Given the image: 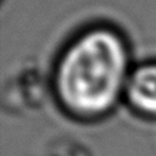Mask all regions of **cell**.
Masks as SVG:
<instances>
[{
    "instance_id": "cell-2",
    "label": "cell",
    "mask_w": 156,
    "mask_h": 156,
    "mask_svg": "<svg viewBox=\"0 0 156 156\" xmlns=\"http://www.w3.org/2000/svg\"><path fill=\"white\" fill-rule=\"evenodd\" d=\"M126 92L134 107L156 115V65L136 69L126 82Z\"/></svg>"
},
{
    "instance_id": "cell-1",
    "label": "cell",
    "mask_w": 156,
    "mask_h": 156,
    "mask_svg": "<svg viewBox=\"0 0 156 156\" xmlns=\"http://www.w3.org/2000/svg\"><path fill=\"white\" fill-rule=\"evenodd\" d=\"M127 56L118 34L108 29L83 33L63 54L56 89L65 105L81 115H97L115 103L126 81Z\"/></svg>"
}]
</instances>
